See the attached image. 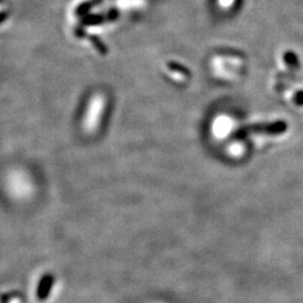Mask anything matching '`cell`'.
I'll return each mask as SVG.
<instances>
[{
  "mask_svg": "<svg viewBox=\"0 0 303 303\" xmlns=\"http://www.w3.org/2000/svg\"><path fill=\"white\" fill-rule=\"evenodd\" d=\"M9 188L13 190V192L18 193H26L28 192L29 188V180L25 177L24 173L22 172H13L9 176Z\"/></svg>",
  "mask_w": 303,
  "mask_h": 303,
  "instance_id": "cell-1",
  "label": "cell"
}]
</instances>
